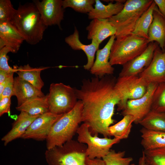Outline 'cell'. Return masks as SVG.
Instances as JSON below:
<instances>
[{
	"label": "cell",
	"instance_id": "d590c367",
	"mask_svg": "<svg viewBox=\"0 0 165 165\" xmlns=\"http://www.w3.org/2000/svg\"><path fill=\"white\" fill-rule=\"evenodd\" d=\"M11 97H4L0 100V116L5 113H10L11 104Z\"/></svg>",
	"mask_w": 165,
	"mask_h": 165
},
{
	"label": "cell",
	"instance_id": "d6a6232c",
	"mask_svg": "<svg viewBox=\"0 0 165 165\" xmlns=\"http://www.w3.org/2000/svg\"><path fill=\"white\" fill-rule=\"evenodd\" d=\"M16 9L10 0H0V21H11Z\"/></svg>",
	"mask_w": 165,
	"mask_h": 165
},
{
	"label": "cell",
	"instance_id": "74e56055",
	"mask_svg": "<svg viewBox=\"0 0 165 165\" xmlns=\"http://www.w3.org/2000/svg\"><path fill=\"white\" fill-rule=\"evenodd\" d=\"M160 13L165 17V0H154Z\"/></svg>",
	"mask_w": 165,
	"mask_h": 165
},
{
	"label": "cell",
	"instance_id": "5bb4252c",
	"mask_svg": "<svg viewBox=\"0 0 165 165\" xmlns=\"http://www.w3.org/2000/svg\"><path fill=\"white\" fill-rule=\"evenodd\" d=\"M158 46L156 42L149 43L141 54L123 65L119 76L139 75L150 63Z\"/></svg>",
	"mask_w": 165,
	"mask_h": 165
},
{
	"label": "cell",
	"instance_id": "ac0fdd59",
	"mask_svg": "<svg viewBox=\"0 0 165 165\" xmlns=\"http://www.w3.org/2000/svg\"><path fill=\"white\" fill-rule=\"evenodd\" d=\"M86 29L88 32L87 39H96L100 44L109 37L115 35L116 31L109 19H93Z\"/></svg>",
	"mask_w": 165,
	"mask_h": 165
},
{
	"label": "cell",
	"instance_id": "ab89813d",
	"mask_svg": "<svg viewBox=\"0 0 165 165\" xmlns=\"http://www.w3.org/2000/svg\"><path fill=\"white\" fill-rule=\"evenodd\" d=\"M139 165H146L145 162V158L144 152L143 151L142 152V156L141 157L139 160ZM130 165H135L134 163L130 164Z\"/></svg>",
	"mask_w": 165,
	"mask_h": 165
},
{
	"label": "cell",
	"instance_id": "7bdbcfd3",
	"mask_svg": "<svg viewBox=\"0 0 165 165\" xmlns=\"http://www.w3.org/2000/svg\"><path fill=\"white\" fill-rule=\"evenodd\" d=\"M164 49H165V47H164Z\"/></svg>",
	"mask_w": 165,
	"mask_h": 165
},
{
	"label": "cell",
	"instance_id": "8992f818",
	"mask_svg": "<svg viewBox=\"0 0 165 165\" xmlns=\"http://www.w3.org/2000/svg\"><path fill=\"white\" fill-rule=\"evenodd\" d=\"M87 146L72 139L63 145L47 149L45 158L48 165H85Z\"/></svg>",
	"mask_w": 165,
	"mask_h": 165
},
{
	"label": "cell",
	"instance_id": "ffe728a7",
	"mask_svg": "<svg viewBox=\"0 0 165 165\" xmlns=\"http://www.w3.org/2000/svg\"><path fill=\"white\" fill-rule=\"evenodd\" d=\"M40 116H32L21 111L12 124L11 130L2 138L5 146L12 141L21 138L32 122Z\"/></svg>",
	"mask_w": 165,
	"mask_h": 165
},
{
	"label": "cell",
	"instance_id": "9c48e42d",
	"mask_svg": "<svg viewBox=\"0 0 165 165\" xmlns=\"http://www.w3.org/2000/svg\"><path fill=\"white\" fill-rule=\"evenodd\" d=\"M148 85L138 75L119 76L115 88L120 98L118 111L123 110L127 101L139 98L146 93Z\"/></svg>",
	"mask_w": 165,
	"mask_h": 165
},
{
	"label": "cell",
	"instance_id": "3957f363",
	"mask_svg": "<svg viewBox=\"0 0 165 165\" xmlns=\"http://www.w3.org/2000/svg\"><path fill=\"white\" fill-rule=\"evenodd\" d=\"M83 105L78 101L74 108L64 114L54 123L47 138V149L61 146L72 139L82 122Z\"/></svg>",
	"mask_w": 165,
	"mask_h": 165
},
{
	"label": "cell",
	"instance_id": "30bf717a",
	"mask_svg": "<svg viewBox=\"0 0 165 165\" xmlns=\"http://www.w3.org/2000/svg\"><path fill=\"white\" fill-rule=\"evenodd\" d=\"M158 84H149L143 96L137 99L128 100L122 114L123 116H132L134 119V123L139 124L151 110L154 94Z\"/></svg>",
	"mask_w": 165,
	"mask_h": 165
},
{
	"label": "cell",
	"instance_id": "cb8c5ba5",
	"mask_svg": "<svg viewBox=\"0 0 165 165\" xmlns=\"http://www.w3.org/2000/svg\"><path fill=\"white\" fill-rule=\"evenodd\" d=\"M140 132L141 144L144 150L165 147V132L151 130L144 127Z\"/></svg>",
	"mask_w": 165,
	"mask_h": 165
},
{
	"label": "cell",
	"instance_id": "8fae6325",
	"mask_svg": "<svg viewBox=\"0 0 165 165\" xmlns=\"http://www.w3.org/2000/svg\"><path fill=\"white\" fill-rule=\"evenodd\" d=\"M47 112L36 118L21 137L40 141L46 140L54 123L62 116Z\"/></svg>",
	"mask_w": 165,
	"mask_h": 165
},
{
	"label": "cell",
	"instance_id": "7a4b0ae2",
	"mask_svg": "<svg viewBox=\"0 0 165 165\" xmlns=\"http://www.w3.org/2000/svg\"><path fill=\"white\" fill-rule=\"evenodd\" d=\"M11 22L24 38L31 45L39 43L42 39L47 28L42 21L34 3L19 4Z\"/></svg>",
	"mask_w": 165,
	"mask_h": 165
},
{
	"label": "cell",
	"instance_id": "b9f144b4",
	"mask_svg": "<svg viewBox=\"0 0 165 165\" xmlns=\"http://www.w3.org/2000/svg\"><path fill=\"white\" fill-rule=\"evenodd\" d=\"M85 165H87L86 164H85Z\"/></svg>",
	"mask_w": 165,
	"mask_h": 165
},
{
	"label": "cell",
	"instance_id": "1f68e13d",
	"mask_svg": "<svg viewBox=\"0 0 165 165\" xmlns=\"http://www.w3.org/2000/svg\"><path fill=\"white\" fill-rule=\"evenodd\" d=\"M151 110L165 113V82L158 84L154 94Z\"/></svg>",
	"mask_w": 165,
	"mask_h": 165
},
{
	"label": "cell",
	"instance_id": "4fadbf2b",
	"mask_svg": "<svg viewBox=\"0 0 165 165\" xmlns=\"http://www.w3.org/2000/svg\"><path fill=\"white\" fill-rule=\"evenodd\" d=\"M138 75L148 85L165 82V50L158 46L150 63Z\"/></svg>",
	"mask_w": 165,
	"mask_h": 165
},
{
	"label": "cell",
	"instance_id": "44dd1931",
	"mask_svg": "<svg viewBox=\"0 0 165 165\" xmlns=\"http://www.w3.org/2000/svg\"><path fill=\"white\" fill-rule=\"evenodd\" d=\"M148 43L156 42L162 50H165V17L156 6L153 13V19L148 31Z\"/></svg>",
	"mask_w": 165,
	"mask_h": 165
},
{
	"label": "cell",
	"instance_id": "f35d334b",
	"mask_svg": "<svg viewBox=\"0 0 165 165\" xmlns=\"http://www.w3.org/2000/svg\"><path fill=\"white\" fill-rule=\"evenodd\" d=\"M12 72H8L0 69V83L4 82Z\"/></svg>",
	"mask_w": 165,
	"mask_h": 165
},
{
	"label": "cell",
	"instance_id": "277c9868",
	"mask_svg": "<svg viewBox=\"0 0 165 165\" xmlns=\"http://www.w3.org/2000/svg\"><path fill=\"white\" fill-rule=\"evenodd\" d=\"M153 0H127L122 10L109 19L116 29V38L132 33L138 20L151 5Z\"/></svg>",
	"mask_w": 165,
	"mask_h": 165
},
{
	"label": "cell",
	"instance_id": "83f0119b",
	"mask_svg": "<svg viewBox=\"0 0 165 165\" xmlns=\"http://www.w3.org/2000/svg\"><path fill=\"white\" fill-rule=\"evenodd\" d=\"M134 119L132 116L126 115L116 123L109 127L108 132L110 136L121 139L127 138L129 136Z\"/></svg>",
	"mask_w": 165,
	"mask_h": 165
},
{
	"label": "cell",
	"instance_id": "484cf974",
	"mask_svg": "<svg viewBox=\"0 0 165 165\" xmlns=\"http://www.w3.org/2000/svg\"><path fill=\"white\" fill-rule=\"evenodd\" d=\"M139 124L147 130L165 132V113L151 110Z\"/></svg>",
	"mask_w": 165,
	"mask_h": 165
},
{
	"label": "cell",
	"instance_id": "5b68a950",
	"mask_svg": "<svg viewBox=\"0 0 165 165\" xmlns=\"http://www.w3.org/2000/svg\"><path fill=\"white\" fill-rule=\"evenodd\" d=\"M116 39L109 57L112 66L123 65L141 54L149 44L147 39L132 33Z\"/></svg>",
	"mask_w": 165,
	"mask_h": 165
},
{
	"label": "cell",
	"instance_id": "f546056e",
	"mask_svg": "<svg viewBox=\"0 0 165 165\" xmlns=\"http://www.w3.org/2000/svg\"><path fill=\"white\" fill-rule=\"evenodd\" d=\"M125 153V151L116 152L110 149L102 159L105 165H130L133 159L131 157H124Z\"/></svg>",
	"mask_w": 165,
	"mask_h": 165
},
{
	"label": "cell",
	"instance_id": "603a6c76",
	"mask_svg": "<svg viewBox=\"0 0 165 165\" xmlns=\"http://www.w3.org/2000/svg\"><path fill=\"white\" fill-rule=\"evenodd\" d=\"M47 68L40 67L33 68L28 64L16 67V72L21 79L29 82L39 90H41L44 83L41 78V71Z\"/></svg>",
	"mask_w": 165,
	"mask_h": 165
},
{
	"label": "cell",
	"instance_id": "e0dca14e",
	"mask_svg": "<svg viewBox=\"0 0 165 165\" xmlns=\"http://www.w3.org/2000/svg\"><path fill=\"white\" fill-rule=\"evenodd\" d=\"M24 39L10 21H0V49L5 46L10 48L13 53L19 50Z\"/></svg>",
	"mask_w": 165,
	"mask_h": 165
},
{
	"label": "cell",
	"instance_id": "9a60e30c",
	"mask_svg": "<svg viewBox=\"0 0 165 165\" xmlns=\"http://www.w3.org/2000/svg\"><path fill=\"white\" fill-rule=\"evenodd\" d=\"M115 39V35L111 36L104 47L96 52V59L90 70L95 76L101 78L114 73V68L110 63L109 57L111 47Z\"/></svg>",
	"mask_w": 165,
	"mask_h": 165
},
{
	"label": "cell",
	"instance_id": "d4e9b609",
	"mask_svg": "<svg viewBox=\"0 0 165 165\" xmlns=\"http://www.w3.org/2000/svg\"><path fill=\"white\" fill-rule=\"evenodd\" d=\"M16 108L18 111L24 112L32 116L42 115L49 112L47 95L28 101Z\"/></svg>",
	"mask_w": 165,
	"mask_h": 165
},
{
	"label": "cell",
	"instance_id": "4316f807",
	"mask_svg": "<svg viewBox=\"0 0 165 165\" xmlns=\"http://www.w3.org/2000/svg\"><path fill=\"white\" fill-rule=\"evenodd\" d=\"M156 5L153 1L137 21L132 34L148 39V31L153 19V13Z\"/></svg>",
	"mask_w": 165,
	"mask_h": 165
},
{
	"label": "cell",
	"instance_id": "d6986e66",
	"mask_svg": "<svg viewBox=\"0 0 165 165\" xmlns=\"http://www.w3.org/2000/svg\"><path fill=\"white\" fill-rule=\"evenodd\" d=\"M13 95L17 98V106L32 99L45 96L41 90L18 76L14 79Z\"/></svg>",
	"mask_w": 165,
	"mask_h": 165
},
{
	"label": "cell",
	"instance_id": "f1b7e54d",
	"mask_svg": "<svg viewBox=\"0 0 165 165\" xmlns=\"http://www.w3.org/2000/svg\"><path fill=\"white\" fill-rule=\"evenodd\" d=\"M94 4L95 0H64L62 2L64 9L70 7L77 12L88 14L94 9Z\"/></svg>",
	"mask_w": 165,
	"mask_h": 165
},
{
	"label": "cell",
	"instance_id": "7402d4cb",
	"mask_svg": "<svg viewBox=\"0 0 165 165\" xmlns=\"http://www.w3.org/2000/svg\"><path fill=\"white\" fill-rule=\"evenodd\" d=\"M126 1L115 0V3L111 2L107 5H105L100 0H95L94 7L88 14V18L91 20L109 19L117 14L122 10Z\"/></svg>",
	"mask_w": 165,
	"mask_h": 165
},
{
	"label": "cell",
	"instance_id": "52a82bcc",
	"mask_svg": "<svg viewBox=\"0 0 165 165\" xmlns=\"http://www.w3.org/2000/svg\"><path fill=\"white\" fill-rule=\"evenodd\" d=\"M47 96L49 112L57 115L69 112L78 101L75 88L61 82L51 83Z\"/></svg>",
	"mask_w": 165,
	"mask_h": 165
},
{
	"label": "cell",
	"instance_id": "ba28073f",
	"mask_svg": "<svg viewBox=\"0 0 165 165\" xmlns=\"http://www.w3.org/2000/svg\"><path fill=\"white\" fill-rule=\"evenodd\" d=\"M76 133L78 135L77 141L87 145L86 156L91 159L102 158L108 152L112 145L120 140L114 137L100 138L97 136L93 135L88 126L83 123L79 127Z\"/></svg>",
	"mask_w": 165,
	"mask_h": 165
},
{
	"label": "cell",
	"instance_id": "2e32d148",
	"mask_svg": "<svg viewBox=\"0 0 165 165\" xmlns=\"http://www.w3.org/2000/svg\"><path fill=\"white\" fill-rule=\"evenodd\" d=\"M65 41L74 50H82L86 54L87 61L83 66L84 69L90 70L94 62L95 53L99 50L100 44L95 39L91 40V44L85 45L82 43L79 39V32L76 27H75L73 33L66 37Z\"/></svg>",
	"mask_w": 165,
	"mask_h": 165
},
{
	"label": "cell",
	"instance_id": "e575fe53",
	"mask_svg": "<svg viewBox=\"0 0 165 165\" xmlns=\"http://www.w3.org/2000/svg\"><path fill=\"white\" fill-rule=\"evenodd\" d=\"M14 72H12L8 77L7 83L2 93L0 95V100L4 97H12L13 96L14 79Z\"/></svg>",
	"mask_w": 165,
	"mask_h": 165
},
{
	"label": "cell",
	"instance_id": "4dcf8cb0",
	"mask_svg": "<svg viewBox=\"0 0 165 165\" xmlns=\"http://www.w3.org/2000/svg\"><path fill=\"white\" fill-rule=\"evenodd\" d=\"M143 151L146 165H165V147Z\"/></svg>",
	"mask_w": 165,
	"mask_h": 165
},
{
	"label": "cell",
	"instance_id": "60d3db41",
	"mask_svg": "<svg viewBox=\"0 0 165 165\" xmlns=\"http://www.w3.org/2000/svg\"><path fill=\"white\" fill-rule=\"evenodd\" d=\"M9 77V76H8ZM8 77L4 82L0 83V95L2 93L8 81Z\"/></svg>",
	"mask_w": 165,
	"mask_h": 165
},
{
	"label": "cell",
	"instance_id": "7c38bea8",
	"mask_svg": "<svg viewBox=\"0 0 165 165\" xmlns=\"http://www.w3.org/2000/svg\"><path fill=\"white\" fill-rule=\"evenodd\" d=\"M45 24L48 26L56 25L61 28V23L64 19V9L61 0H33Z\"/></svg>",
	"mask_w": 165,
	"mask_h": 165
},
{
	"label": "cell",
	"instance_id": "6da1fadb",
	"mask_svg": "<svg viewBox=\"0 0 165 165\" xmlns=\"http://www.w3.org/2000/svg\"><path fill=\"white\" fill-rule=\"evenodd\" d=\"M116 80L111 75L84 79L79 89L75 88L77 99L82 102V122L93 135L111 136L108 128L113 123L115 106L120 101L115 88Z\"/></svg>",
	"mask_w": 165,
	"mask_h": 165
},
{
	"label": "cell",
	"instance_id": "836d02e7",
	"mask_svg": "<svg viewBox=\"0 0 165 165\" xmlns=\"http://www.w3.org/2000/svg\"><path fill=\"white\" fill-rule=\"evenodd\" d=\"M13 53V50L9 47L5 46L0 50V69L8 72H14L15 69H13L10 67L8 62L7 54L9 52Z\"/></svg>",
	"mask_w": 165,
	"mask_h": 165
},
{
	"label": "cell",
	"instance_id": "8d00e7d4",
	"mask_svg": "<svg viewBox=\"0 0 165 165\" xmlns=\"http://www.w3.org/2000/svg\"><path fill=\"white\" fill-rule=\"evenodd\" d=\"M86 164L87 165H105L102 159L95 158L90 159L86 157Z\"/></svg>",
	"mask_w": 165,
	"mask_h": 165
}]
</instances>
